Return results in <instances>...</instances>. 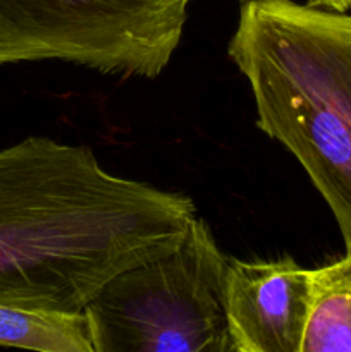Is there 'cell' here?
<instances>
[{
  "label": "cell",
  "mask_w": 351,
  "mask_h": 352,
  "mask_svg": "<svg viewBox=\"0 0 351 352\" xmlns=\"http://www.w3.org/2000/svg\"><path fill=\"white\" fill-rule=\"evenodd\" d=\"M189 196L107 172L92 148L0 150V301L79 313L112 277L181 244Z\"/></svg>",
  "instance_id": "6da1fadb"
},
{
  "label": "cell",
  "mask_w": 351,
  "mask_h": 352,
  "mask_svg": "<svg viewBox=\"0 0 351 352\" xmlns=\"http://www.w3.org/2000/svg\"><path fill=\"white\" fill-rule=\"evenodd\" d=\"M227 54L250 82L257 127L301 164L351 253V16L244 0Z\"/></svg>",
  "instance_id": "7a4b0ae2"
},
{
  "label": "cell",
  "mask_w": 351,
  "mask_h": 352,
  "mask_svg": "<svg viewBox=\"0 0 351 352\" xmlns=\"http://www.w3.org/2000/svg\"><path fill=\"white\" fill-rule=\"evenodd\" d=\"M227 260L195 217L178 248L117 274L86 305L93 352H234Z\"/></svg>",
  "instance_id": "3957f363"
},
{
  "label": "cell",
  "mask_w": 351,
  "mask_h": 352,
  "mask_svg": "<svg viewBox=\"0 0 351 352\" xmlns=\"http://www.w3.org/2000/svg\"><path fill=\"white\" fill-rule=\"evenodd\" d=\"M226 316L234 352H301L308 320V270L291 256L227 260Z\"/></svg>",
  "instance_id": "277c9868"
},
{
  "label": "cell",
  "mask_w": 351,
  "mask_h": 352,
  "mask_svg": "<svg viewBox=\"0 0 351 352\" xmlns=\"http://www.w3.org/2000/svg\"><path fill=\"white\" fill-rule=\"evenodd\" d=\"M301 352H351V253L308 270V320Z\"/></svg>",
  "instance_id": "5b68a950"
},
{
  "label": "cell",
  "mask_w": 351,
  "mask_h": 352,
  "mask_svg": "<svg viewBox=\"0 0 351 352\" xmlns=\"http://www.w3.org/2000/svg\"><path fill=\"white\" fill-rule=\"evenodd\" d=\"M0 346L36 352H93L85 311H50L2 301Z\"/></svg>",
  "instance_id": "8992f818"
},
{
  "label": "cell",
  "mask_w": 351,
  "mask_h": 352,
  "mask_svg": "<svg viewBox=\"0 0 351 352\" xmlns=\"http://www.w3.org/2000/svg\"><path fill=\"white\" fill-rule=\"evenodd\" d=\"M306 6L346 14L348 10H351V0H306Z\"/></svg>",
  "instance_id": "52a82bcc"
},
{
  "label": "cell",
  "mask_w": 351,
  "mask_h": 352,
  "mask_svg": "<svg viewBox=\"0 0 351 352\" xmlns=\"http://www.w3.org/2000/svg\"><path fill=\"white\" fill-rule=\"evenodd\" d=\"M241 2H244V0H241Z\"/></svg>",
  "instance_id": "ba28073f"
}]
</instances>
